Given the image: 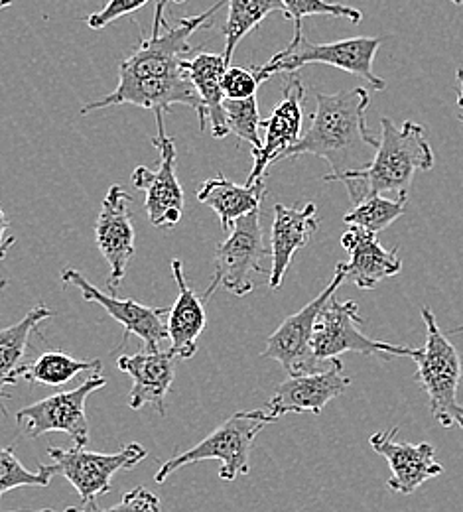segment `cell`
<instances>
[{
  "label": "cell",
  "mask_w": 463,
  "mask_h": 512,
  "mask_svg": "<svg viewBox=\"0 0 463 512\" xmlns=\"http://www.w3.org/2000/svg\"><path fill=\"white\" fill-rule=\"evenodd\" d=\"M225 117L229 132L237 134L241 140L249 142L253 150H259L263 146V138L259 134V128L263 127L257 95L249 99H225L223 101Z\"/></svg>",
  "instance_id": "f546056e"
},
{
  "label": "cell",
  "mask_w": 463,
  "mask_h": 512,
  "mask_svg": "<svg viewBox=\"0 0 463 512\" xmlns=\"http://www.w3.org/2000/svg\"><path fill=\"white\" fill-rule=\"evenodd\" d=\"M14 0H0V8H6V6H10Z\"/></svg>",
  "instance_id": "74e56055"
},
{
  "label": "cell",
  "mask_w": 463,
  "mask_h": 512,
  "mask_svg": "<svg viewBox=\"0 0 463 512\" xmlns=\"http://www.w3.org/2000/svg\"><path fill=\"white\" fill-rule=\"evenodd\" d=\"M422 320L426 323V343L410 355L418 367L414 379L428 394L432 418L442 428L460 426L463 430V406L458 400L463 375L460 353L442 333L430 308H422Z\"/></svg>",
  "instance_id": "5b68a950"
},
{
  "label": "cell",
  "mask_w": 463,
  "mask_h": 512,
  "mask_svg": "<svg viewBox=\"0 0 463 512\" xmlns=\"http://www.w3.org/2000/svg\"><path fill=\"white\" fill-rule=\"evenodd\" d=\"M270 255L266 249L265 235L261 227V209L235 221L229 237L219 243L215 253V274L203 302L223 286L233 296H247L255 290V274H270L265 268V258Z\"/></svg>",
  "instance_id": "52a82bcc"
},
{
  "label": "cell",
  "mask_w": 463,
  "mask_h": 512,
  "mask_svg": "<svg viewBox=\"0 0 463 512\" xmlns=\"http://www.w3.org/2000/svg\"><path fill=\"white\" fill-rule=\"evenodd\" d=\"M101 361H81L66 351H46L32 363H22L16 377L28 383L44 384V386H64L73 381L77 375L85 371L101 373Z\"/></svg>",
  "instance_id": "d4e9b609"
},
{
  "label": "cell",
  "mask_w": 463,
  "mask_h": 512,
  "mask_svg": "<svg viewBox=\"0 0 463 512\" xmlns=\"http://www.w3.org/2000/svg\"><path fill=\"white\" fill-rule=\"evenodd\" d=\"M229 64L225 62L223 54H209L198 50L194 56L184 60V69L194 83L201 101V115H199V128L205 130V125L211 128L215 138H225L229 134V125L223 109V89L221 79Z\"/></svg>",
  "instance_id": "7402d4cb"
},
{
  "label": "cell",
  "mask_w": 463,
  "mask_h": 512,
  "mask_svg": "<svg viewBox=\"0 0 463 512\" xmlns=\"http://www.w3.org/2000/svg\"><path fill=\"white\" fill-rule=\"evenodd\" d=\"M406 197L387 199L379 195H367L359 203H353L349 213L343 217L345 225H357L371 233H381L389 229L398 217L404 213Z\"/></svg>",
  "instance_id": "4316f807"
},
{
  "label": "cell",
  "mask_w": 463,
  "mask_h": 512,
  "mask_svg": "<svg viewBox=\"0 0 463 512\" xmlns=\"http://www.w3.org/2000/svg\"><path fill=\"white\" fill-rule=\"evenodd\" d=\"M359 323H363L359 316V308L353 300L337 302L333 296L328 300L326 308L322 310L320 318L314 327L312 349L316 359L333 361L339 359L343 353H361L369 357H381L391 361L393 357H410L414 349L393 345L385 341H377L361 333Z\"/></svg>",
  "instance_id": "30bf717a"
},
{
  "label": "cell",
  "mask_w": 463,
  "mask_h": 512,
  "mask_svg": "<svg viewBox=\"0 0 463 512\" xmlns=\"http://www.w3.org/2000/svg\"><path fill=\"white\" fill-rule=\"evenodd\" d=\"M60 473L58 465H40L38 471H30L22 465L12 448H0V499L20 487H48Z\"/></svg>",
  "instance_id": "83f0119b"
},
{
  "label": "cell",
  "mask_w": 463,
  "mask_h": 512,
  "mask_svg": "<svg viewBox=\"0 0 463 512\" xmlns=\"http://www.w3.org/2000/svg\"><path fill=\"white\" fill-rule=\"evenodd\" d=\"M148 2L150 0H109L99 12L87 16V26L91 30H103V28L111 26L115 20L140 10Z\"/></svg>",
  "instance_id": "1f68e13d"
},
{
  "label": "cell",
  "mask_w": 463,
  "mask_h": 512,
  "mask_svg": "<svg viewBox=\"0 0 463 512\" xmlns=\"http://www.w3.org/2000/svg\"><path fill=\"white\" fill-rule=\"evenodd\" d=\"M107 379L95 373L85 383L79 384L73 390L58 392L54 396H48L32 406L22 408L16 414V426L18 432L24 438L38 440L52 432H64L75 446H87L89 444V420L85 412L87 398L105 388Z\"/></svg>",
  "instance_id": "9c48e42d"
},
{
  "label": "cell",
  "mask_w": 463,
  "mask_h": 512,
  "mask_svg": "<svg viewBox=\"0 0 463 512\" xmlns=\"http://www.w3.org/2000/svg\"><path fill=\"white\" fill-rule=\"evenodd\" d=\"M162 111L156 113L158 134L152 144L160 150V166L156 172L138 166L133 172V184L136 190L144 192V209L150 223L158 229H172L180 223L184 213V190L176 174V142L166 132Z\"/></svg>",
  "instance_id": "7c38bea8"
},
{
  "label": "cell",
  "mask_w": 463,
  "mask_h": 512,
  "mask_svg": "<svg viewBox=\"0 0 463 512\" xmlns=\"http://www.w3.org/2000/svg\"><path fill=\"white\" fill-rule=\"evenodd\" d=\"M284 6V16L288 20H292L294 24V38L298 40L302 38V20L306 16H337V18H345L353 24H359L363 20L361 10L347 6V4H339L333 0H280Z\"/></svg>",
  "instance_id": "f1b7e54d"
},
{
  "label": "cell",
  "mask_w": 463,
  "mask_h": 512,
  "mask_svg": "<svg viewBox=\"0 0 463 512\" xmlns=\"http://www.w3.org/2000/svg\"><path fill=\"white\" fill-rule=\"evenodd\" d=\"M351 379L343 375V363L339 359L331 361L328 371H316L306 375H288L284 383L274 390L266 412L280 420L286 414H322V410L333 398L341 396Z\"/></svg>",
  "instance_id": "2e32d148"
},
{
  "label": "cell",
  "mask_w": 463,
  "mask_h": 512,
  "mask_svg": "<svg viewBox=\"0 0 463 512\" xmlns=\"http://www.w3.org/2000/svg\"><path fill=\"white\" fill-rule=\"evenodd\" d=\"M341 247L351 255L349 262H341L347 282H353L359 290H373L385 278H393L402 270L398 249L387 251L377 235L349 225L341 237Z\"/></svg>",
  "instance_id": "ffe728a7"
},
{
  "label": "cell",
  "mask_w": 463,
  "mask_h": 512,
  "mask_svg": "<svg viewBox=\"0 0 463 512\" xmlns=\"http://www.w3.org/2000/svg\"><path fill=\"white\" fill-rule=\"evenodd\" d=\"M434 168V152L426 130L414 121L397 127L389 117L381 119V138L373 162L359 172L343 178V186L353 203L367 195L395 192L408 199V190L418 172Z\"/></svg>",
  "instance_id": "3957f363"
},
{
  "label": "cell",
  "mask_w": 463,
  "mask_h": 512,
  "mask_svg": "<svg viewBox=\"0 0 463 512\" xmlns=\"http://www.w3.org/2000/svg\"><path fill=\"white\" fill-rule=\"evenodd\" d=\"M133 197L123 186L109 188L101 203V211L95 223V241L111 272L107 288L115 292L127 274V266L134 255Z\"/></svg>",
  "instance_id": "5bb4252c"
},
{
  "label": "cell",
  "mask_w": 463,
  "mask_h": 512,
  "mask_svg": "<svg viewBox=\"0 0 463 512\" xmlns=\"http://www.w3.org/2000/svg\"><path fill=\"white\" fill-rule=\"evenodd\" d=\"M168 2L170 0H158L150 38L140 40L133 54L121 62L115 91L99 101L87 103L79 111L81 115L115 105H134L168 115L174 105H186L198 113L199 119L201 101L184 69V60L198 52H194L190 44L192 36L201 28L211 26L213 16L227 0H217L205 12L182 18L176 24H168L164 18Z\"/></svg>",
  "instance_id": "6da1fadb"
},
{
  "label": "cell",
  "mask_w": 463,
  "mask_h": 512,
  "mask_svg": "<svg viewBox=\"0 0 463 512\" xmlns=\"http://www.w3.org/2000/svg\"><path fill=\"white\" fill-rule=\"evenodd\" d=\"M398 428L389 432H377L369 444L391 465V477L387 487L400 497L412 495L426 481L444 473V467L436 461V449L430 444H400Z\"/></svg>",
  "instance_id": "e0dca14e"
},
{
  "label": "cell",
  "mask_w": 463,
  "mask_h": 512,
  "mask_svg": "<svg viewBox=\"0 0 463 512\" xmlns=\"http://www.w3.org/2000/svg\"><path fill=\"white\" fill-rule=\"evenodd\" d=\"M304 97H306V87L302 77L296 71L288 73L282 101L274 107L270 119L263 121L265 140L259 150H253L255 164L247 178V184L263 180L268 166L280 162L284 152L300 140L302 123H304V113H302Z\"/></svg>",
  "instance_id": "9a60e30c"
},
{
  "label": "cell",
  "mask_w": 463,
  "mask_h": 512,
  "mask_svg": "<svg viewBox=\"0 0 463 512\" xmlns=\"http://www.w3.org/2000/svg\"><path fill=\"white\" fill-rule=\"evenodd\" d=\"M6 229H8V219H6V215H4V209L0 207V251L6 249V247H12V245L16 243V237H8L6 241H2Z\"/></svg>",
  "instance_id": "836d02e7"
},
{
  "label": "cell",
  "mask_w": 463,
  "mask_h": 512,
  "mask_svg": "<svg viewBox=\"0 0 463 512\" xmlns=\"http://www.w3.org/2000/svg\"><path fill=\"white\" fill-rule=\"evenodd\" d=\"M265 193V178L253 184L237 186L221 174L217 178L207 180L199 188L198 201L211 207L217 213L223 229L231 231L237 219L249 215L255 209H261Z\"/></svg>",
  "instance_id": "603a6c76"
},
{
  "label": "cell",
  "mask_w": 463,
  "mask_h": 512,
  "mask_svg": "<svg viewBox=\"0 0 463 512\" xmlns=\"http://www.w3.org/2000/svg\"><path fill=\"white\" fill-rule=\"evenodd\" d=\"M62 280L69 286H75L87 302L99 304L113 320L123 325L121 345H125L129 337L136 335L146 345V349H158V345L168 339L166 318L170 314V308H152L142 306L129 298H117L115 292H103L93 286L87 276L75 268H64Z\"/></svg>",
  "instance_id": "4fadbf2b"
},
{
  "label": "cell",
  "mask_w": 463,
  "mask_h": 512,
  "mask_svg": "<svg viewBox=\"0 0 463 512\" xmlns=\"http://www.w3.org/2000/svg\"><path fill=\"white\" fill-rule=\"evenodd\" d=\"M276 422L266 410L237 412L217 426L198 446L186 449L184 453L168 459L160 465L154 475L156 483H166L176 471L196 465L199 461L217 459L221 461L219 477L221 481H233L239 475H249L251 471V451L259 432L268 424Z\"/></svg>",
  "instance_id": "277c9868"
},
{
  "label": "cell",
  "mask_w": 463,
  "mask_h": 512,
  "mask_svg": "<svg viewBox=\"0 0 463 512\" xmlns=\"http://www.w3.org/2000/svg\"><path fill=\"white\" fill-rule=\"evenodd\" d=\"M460 333H463V325H458V327L450 329V335H460Z\"/></svg>",
  "instance_id": "8d00e7d4"
},
{
  "label": "cell",
  "mask_w": 463,
  "mask_h": 512,
  "mask_svg": "<svg viewBox=\"0 0 463 512\" xmlns=\"http://www.w3.org/2000/svg\"><path fill=\"white\" fill-rule=\"evenodd\" d=\"M316 113L300 140L290 146L282 160L312 154L324 158L331 172L322 182H343L345 176L365 170L379 148V138L367 128V109L371 105L365 87L339 93H318Z\"/></svg>",
  "instance_id": "7a4b0ae2"
},
{
  "label": "cell",
  "mask_w": 463,
  "mask_h": 512,
  "mask_svg": "<svg viewBox=\"0 0 463 512\" xmlns=\"http://www.w3.org/2000/svg\"><path fill=\"white\" fill-rule=\"evenodd\" d=\"M454 4H463V0H452Z\"/></svg>",
  "instance_id": "ab89813d"
},
{
  "label": "cell",
  "mask_w": 463,
  "mask_h": 512,
  "mask_svg": "<svg viewBox=\"0 0 463 512\" xmlns=\"http://www.w3.org/2000/svg\"><path fill=\"white\" fill-rule=\"evenodd\" d=\"M48 453L58 465L60 473L77 491L81 509L85 511H97V499L111 491L113 477L121 469H133L148 455L140 444L123 446L117 453H93L87 451L85 446L69 449L52 446Z\"/></svg>",
  "instance_id": "ba28073f"
},
{
  "label": "cell",
  "mask_w": 463,
  "mask_h": 512,
  "mask_svg": "<svg viewBox=\"0 0 463 512\" xmlns=\"http://www.w3.org/2000/svg\"><path fill=\"white\" fill-rule=\"evenodd\" d=\"M272 12L284 14V6L280 0H227V20L221 28V34L225 38L223 58L227 64L231 65L233 62V54L241 40Z\"/></svg>",
  "instance_id": "484cf974"
},
{
  "label": "cell",
  "mask_w": 463,
  "mask_h": 512,
  "mask_svg": "<svg viewBox=\"0 0 463 512\" xmlns=\"http://www.w3.org/2000/svg\"><path fill=\"white\" fill-rule=\"evenodd\" d=\"M456 75H458V81H460V95H458V107H460V109H463V67H460V69H458V73H456Z\"/></svg>",
  "instance_id": "e575fe53"
},
{
  "label": "cell",
  "mask_w": 463,
  "mask_h": 512,
  "mask_svg": "<svg viewBox=\"0 0 463 512\" xmlns=\"http://www.w3.org/2000/svg\"><path fill=\"white\" fill-rule=\"evenodd\" d=\"M160 499L148 491L146 487H136L133 491L125 493L121 503L111 507V511H160Z\"/></svg>",
  "instance_id": "d6a6232c"
},
{
  "label": "cell",
  "mask_w": 463,
  "mask_h": 512,
  "mask_svg": "<svg viewBox=\"0 0 463 512\" xmlns=\"http://www.w3.org/2000/svg\"><path fill=\"white\" fill-rule=\"evenodd\" d=\"M318 227L320 221L316 203H306L304 207H286L282 203L274 205V221L270 231V290H278L282 286V280L296 251L304 249L310 243Z\"/></svg>",
  "instance_id": "d6986e66"
},
{
  "label": "cell",
  "mask_w": 463,
  "mask_h": 512,
  "mask_svg": "<svg viewBox=\"0 0 463 512\" xmlns=\"http://www.w3.org/2000/svg\"><path fill=\"white\" fill-rule=\"evenodd\" d=\"M170 2H176V4H184L186 0H170Z\"/></svg>",
  "instance_id": "f35d334b"
},
{
  "label": "cell",
  "mask_w": 463,
  "mask_h": 512,
  "mask_svg": "<svg viewBox=\"0 0 463 512\" xmlns=\"http://www.w3.org/2000/svg\"><path fill=\"white\" fill-rule=\"evenodd\" d=\"M259 87H261V81L255 75L253 67L245 69V67L229 65L225 69V73H223V79H221V89H223L225 99H249V97H255Z\"/></svg>",
  "instance_id": "4dcf8cb0"
},
{
  "label": "cell",
  "mask_w": 463,
  "mask_h": 512,
  "mask_svg": "<svg viewBox=\"0 0 463 512\" xmlns=\"http://www.w3.org/2000/svg\"><path fill=\"white\" fill-rule=\"evenodd\" d=\"M6 256V251L4 253H0V260ZM8 286V280H0V290H4Z\"/></svg>",
  "instance_id": "d590c367"
},
{
  "label": "cell",
  "mask_w": 463,
  "mask_h": 512,
  "mask_svg": "<svg viewBox=\"0 0 463 512\" xmlns=\"http://www.w3.org/2000/svg\"><path fill=\"white\" fill-rule=\"evenodd\" d=\"M383 44V38L357 36L331 44H314L306 36L292 40L282 52L272 56L265 65L253 67L261 83L276 73H294L304 65L324 64L347 71L351 75L363 77L377 91L387 89L385 79L377 77L373 71V62Z\"/></svg>",
  "instance_id": "8992f818"
},
{
  "label": "cell",
  "mask_w": 463,
  "mask_h": 512,
  "mask_svg": "<svg viewBox=\"0 0 463 512\" xmlns=\"http://www.w3.org/2000/svg\"><path fill=\"white\" fill-rule=\"evenodd\" d=\"M4 251H6V253H8V251H10V247H6V249H2V251H0V253H4Z\"/></svg>",
  "instance_id": "60d3db41"
},
{
  "label": "cell",
  "mask_w": 463,
  "mask_h": 512,
  "mask_svg": "<svg viewBox=\"0 0 463 512\" xmlns=\"http://www.w3.org/2000/svg\"><path fill=\"white\" fill-rule=\"evenodd\" d=\"M176 361L178 357L170 349H146L119 357V371L133 379V390L129 394V406L133 410L150 404L160 416H166V396L176 379Z\"/></svg>",
  "instance_id": "ac0fdd59"
},
{
  "label": "cell",
  "mask_w": 463,
  "mask_h": 512,
  "mask_svg": "<svg viewBox=\"0 0 463 512\" xmlns=\"http://www.w3.org/2000/svg\"><path fill=\"white\" fill-rule=\"evenodd\" d=\"M343 282H345V274L341 264H337L328 288L320 296H316L310 304H306L300 312L288 316L268 337L263 357L280 363L288 375H306V373L322 371L320 361L316 359L312 349L314 327L322 310L326 308L328 300L331 296H335L337 288Z\"/></svg>",
  "instance_id": "8fae6325"
},
{
  "label": "cell",
  "mask_w": 463,
  "mask_h": 512,
  "mask_svg": "<svg viewBox=\"0 0 463 512\" xmlns=\"http://www.w3.org/2000/svg\"><path fill=\"white\" fill-rule=\"evenodd\" d=\"M172 276L178 286V300L168 314L170 351L178 359H192L198 353L199 335L207 327L205 302L190 288L180 258L172 260Z\"/></svg>",
  "instance_id": "44dd1931"
},
{
  "label": "cell",
  "mask_w": 463,
  "mask_h": 512,
  "mask_svg": "<svg viewBox=\"0 0 463 512\" xmlns=\"http://www.w3.org/2000/svg\"><path fill=\"white\" fill-rule=\"evenodd\" d=\"M50 318H54V310L46 304H38L22 320L0 329V402L10 398L6 390L18 381L16 373L30 347L32 333Z\"/></svg>",
  "instance_id": "cb8c5ba5"
}]
</instances>
